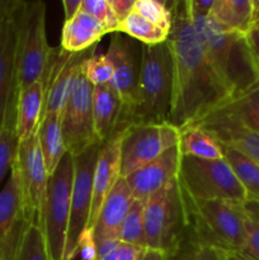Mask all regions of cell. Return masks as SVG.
Wrapping results in <instances>:
<instances>
[{
  "label": "cell",
  "instance_id": "1",
  "mask_svg": "<svg viewBox=\"0 0 259 260\" xmlns=\"http://www.w3.org/2000/svg\"><path fill=\"white\" fill-rule=\"evenodd\" d=\"M173 25L168 36L173 61V96L169 123L182 129L217 108L233 93L211 63L184 2H173Z\"/></svg>",
  "mask_w": 259,
  "mask_h": 260
},
{
  "label": "cell",
  "instance_id": "2",
  "mask_svg": "<svg viewBox=\"0 0 259 260\" xmlns=\"http://www.w3.org/2000/svg\"><path fill=\"white\" fill-rule=\"evenodd\" d=\"M187 15L211 63L233 95L259 80L258 63L246 36L226 32L207 15H192L188 12Z\"/></svg>",
  "mask_w": 259,
  "mask_h": 260
},
{
  "label": "cell",
  "instance_id": "3",
  "mask_svg": "<svg viewBox=\"0 0 259 260\" xmlns=\"http://www.w3.org/2000/svg\"><path fill=\"white\" fill-rule=\"evenodd\" d=\"M180 194L185 220L183 240L236 253L243 250L245 244V210L241 203L193 200L182 189Z\"/></svg>",
  "mask_w": 259,
  "mask_h": 260
},
{
  "label": "cell",
  "instance_id": "4",
  "mask_svg": "<svg viewBox=\"0 0 259 260\" xmlns=\"http://www.w3.org/2000/svg\"><path fill=\"white\" fill-rule=\"evenodd\" d=\"M173 96V61L167 42L142 45L137 101L128 119L135 123H169Z\"/></svg>",
  "mask_w": 259,
  "mask_h": 260
},
{
  "label": "cell",
  "instance_id": "5",
  "mask_svg": "<svg viewBox=\"0 0 259 260\" xmlns=\"http://www.w3.org/2000/svg\"><path fill=\"white\" fill-rule=\"evenodd\" d=\"M55 48L46 32V4L23 3L19 8L17 53V91L43 80Z\"/></svg>",
  "mask_w": 259,
  "mask_h": 260
},
{
  "label": "cell",
  "instance_id": "6",
  "mask_svg": "<svg viewBox=\"0 0 259 260\" xmlns=\"http://www.w3.org/2000/svg\"><path fill=\"white\" fill-rule=\"evenodd\" d=\"M177 180L180 189L193 200L241 205L248 201L243 185L225 159L206 160L180 155Z\"/></svg>",
  "mask_w": 259,
  "mask_h": 260
},
{
  "label": "cell",
  "instance_id": "7",
  "mask_svg": "<svg viewBox=\"0 0 259 260\" xmlns=\"http://www.w3.org/2000/svg\"><path fill=\"white\" fill-rule=\"evenodd\" d=\"M146 246L168 254L178 248L184 236V207L178 180L150 197L144 205Z\"/></svg>",
  "mask_w": 259,
  "mask_h": 260
},
{
  "label": "cell",
  "instance_id": "8",
  "mask_svg": "<svg viewBox=\"0 0 259 260\" xmlns=\"http://www.w3.org/2000/svg\"><path fill=\"white\" fill-rule=\"evenodd\" d=\"M14 164L22 192L23 222L37 223L43 230L50 175L41 152L37 132L27 140L18 142Z\"/></svg>",
  "mask_w": 259,
  "mask_h": 260
},
{
  "label": "cell",
  "instance_id": "9",
  "mask_svg": "<svg viewBox=\"0 0 259 260\" xmlns=\"http://www.w3.org/2000/svg\"><path fill=\"white\" fill-rule=\"evenodd\" d=\"M73 179L74 156L66 152L53 174L48 178L43 231L52 260H65Z\"/></svg>",
  "mask_w": 259,
  "mask_h": 260
},
{
  "label": "cell",
  "instance_id": "10",
  "mask_svg": "<svg viewBox=\"0 0 259 260\" xmlns=\"http://www.w3.org/2000/svg\"><path fill=\"white\" fill-rule=\"evenodd\" d=\"M179 129L170 123H135L122 131L121 177L127 178L178 146Z\"/></svg>",
  "mask_w": 259,
  "mask_h": 260
},
{
  "label": "cell",
  "instance_id": "11",
  "mask_svg": "<svg viewBox=\"0 0 259 260\" xmlns=\"http://www.w3.org/2000/svg\"><path fill=\"white\" fill-rule=\"evenodd\" d=\"M102 142H94L74 156V179L71 188L70 218L66 235L65 260L75 259L76 248L88 229L93 201V178Z\"/></svg>",
  "mask_w": 259,
  "mask_h": 260
},
{
  "label": "cell",
  "instance_id": "12",
  "mask_svg": "<svg viewBox=\"0 0 259 260\" xmlns=\"http://www.w3.org/2000/svg\"><path fill=\"white\" fill-rule=\"evenodd\" d=\"M106 53L112 61L114 70L111 84L122 103V113L117 128L118 131L128 126L130 116L136 106L141 71L142 45L123 33L116 32L112 33L111 43Z\"/></svg>",
  "mask_w": 259,
  "mask_h": 260
},
{
  "label": "cell",
  "instance_id": "13",
  "mask_svg": "<svg viewBox=\"0 0 259 260\" xmlns=\"http://www.w3.org/2000/svg\"><path fill=\"white\" fill-rule=\"evenodd\" d=\"M93 88L80 69L61 113L63 142L71 155L98 142L93 122Z\"/></svg>",
  "mask_w": 259,
  "mask_h": 260
},
{
  "label": "cell",
  "instance_id": "14",
  "mask_svg": "<svg viewBox=\"0 0 259 260\" xmlns=\"http://www.w3.org/2000/svg\"><path fill=\"white\" fill-rule=\"evenodd\" d=\"M20 2H0V128L17 102Z\"/></svg>",
  "mask_w": 259,
  "mask_h": 260
},
{
  "label": "cell",
  "instance_id": "15",
  "mask_svg": "<svg viewBox=\"0 0 259 260\" xmlns=\"http://www.w3.org/2000/svg\"><path fill=\"white\" fill-rule=\"evenodd\" d=\"M94 50L95 47L80 53L66 52L61 47L53 50L47 73L43 78L46 89L43 116L51 113L61 116L84 58Z\"/></svg>",
  "mask_w": 259,
  "mask_h": 260
},
{
  "label": "cell",
  "instance_id": "16",
  "mask_svg": "<svg viewBox=\"0 0 259 260\" xmlns=\"http://www.w3.org/2000/svg\"><path fill=\"white\" fill-rule=\"evenodd\" d=\"M179 162V147L174 146L167 150L154 161L144 165L124 178L131 189L134 200L146 202L150 197L177 179Z\"/></svg>",
  "mask_w": 259,
  "mask_h": 260
},
{
  "label": "cell",
  "instance_id": "17",
  "mask_svg": "<svg viewBox=\"0 0 259 260\" xmlns=\"http://www.w3.org/2000/svg\"><path fill=\"white\" fill-rule=\"evenodd\" d=\"M123 129L114 132L109 140L102 144L93 178V201L88 229H93L102 205L112 188L121 178V137Z\"/></svg>",
  "mask_w": 259,
  "mask_h": 260
},
{
  "label": "cell",
  "instance_id": "18",
  "mask_svg": "<svg viewBox=\"0 0 259 260\" xmlns=\"http://www.w3.org/2000/svg\"><path fill=\"white\" fill-rule=\"evenodd\" d=\"M23 225L22 192L18 170L13 162L9 178L0 189V248L7 260H13Z\"/></svg>",
  "mask_w": 259,
  "mask_h": 260
},
{
  "label": "cell",
  "instance_id": "19",
  "mask_svg": "<svg viewBox=\"0 0 259 260\" xmlns=\"http://www.w3.org/2000/svg\"><path fill=\"white\" fill-rule=\"evenodd\" d=\"M192 124H198L220 144L243 152L259 164V135L246 128L236 119L223 114L208 113Z\"/></svg>",
  "mask_w": 259,
  "mask_h": 260
},
{
  "label": "cell",
  "instance_id": "20",
  "mask_svg": "<svg viewBox=\"0 0 259 260\" xmlns=\"http://www.w3.org/2000/svg\"><path fill=\"white\" fill-rule=\"evenodd\" d=\"M134 196L123 177L119 178L104 200L93 231L94 243L118 239L119 229L131 208Z\"/></svg>",
  "mask_w": 259,
  "mask_h": 260
},
{
  "label": "cell",
  "instance_id": "21",
  "mask_svg": "<svg viewBox=\"0 0 259 260\" xmlns=\"http://www.w3.org/2000/svg\"><path fill=\"white\" fill-rule=\"evenodd\" d=\"M45 81L40 80L17 91L15 102V132L18 142L37 132L45 109Z\"/></svg>",
  "mask_w": 259,
  "mask_h": 260
},
{
  "label": "cell",
  "instance_id": "22",
  "mask_svg": "<svg viewBox=\"0 0 259 260\" xmlns=\"http://www.w3.org/2000/svg\"><path fill=\"white\" fill-rule=\"evenodd\" d=\"M122 113V103L112 84L93 88V122L96 140L102 144L117 131Z\"/></svg>",
  "mask_w": 259,
  "mask_h": 260
},
{
  "label": "cell",
  "instance_id": "23",
  "mask_svg": "<svg viewBox=\"0 0 259 260\" xmlns=\"http://www.w3.org/2000/svg\"><path fill=\"white\" fill-rule=\"evenodd\" d=\"M104 35L107 32L102 23L80 9L75 18L63 23L61 48L70 53L84 52L95 47Z\"/></svg>",
  "mask_w": 259,
  "mask_h": 260
},
{
  "label": "cell",
  "instance_id": "24",
  "mask_svg": "<svg viewBox=\"0 0 259 260\" xmlns=\"http://www.w3.org/2000/svg\"><path fill=\"white\" fill-rule=\"evenodd\" d=\"M207 17L226 32L246 36L253 27L254 0H213Z\"/></svg>",
  "mask_w": 259,
  "mask_h": 260
},
{
  "label": "cell",
  "instance_id": "25",
  "mask_svg": "<svg viewBox=\"0 0 259 260\" xmlns=\"http://www.w3.org/2000/svg\"><path fill=\"white\" fill-rule=\"evenodd\" d=\"M210 113L231 117L259 135V80L243 91L231 95Z\"/></svg>",
  "mask_w": 259,
  "mask_h": 260
},
{
  "label": "cell",
  "instance_id": "26",
  "mask_svg": "<svg viewBox=\"0 0 259 260\" xmlns=\"http://www.w3.org/2000/svg\"><path fill=\"white\" fill-rule=\"evenodd\" d=\"M38 144L45 160L48 175H52L58 167L62 157L65 156L66 147L63 142L62 124L60 114H45L41 119L37 129Z\"/></svg>",
  "mask_w": 259,
  "mask_h": 260
},
{
  "label": "cell",
  "instance_id": "27",
  "mask_svg": "<svg viewBox=\"0 0 259 260\" xmlns=\"http://www.w3.org/2000/svg\"><path fill=\"white\" fill-rule=\"evenodd\" d=\"M180 155L206 160L223 159L221 144L198 124H189L179 129L178 142Z\"/></svg>",
  "mask_w": 259,
  "mask_h": 260
},
{
  "label": "cell",
  "instance_id": "28",
  "mask_svg": "<svg viewBox=\"0 0 259 260\" xmlns=\"http://www.w3.org/2000/svg\"><path fill=\"white\" fill-rule=\"evenodd\" d=\"M222 147L223 159L228 161L234 174L243 185L248 201H259V164L233 147Z\"/></svg>",
  "mask_w": 259,
  "mask_h": 260
},
{
  "label": "cell",
  "instance_id": "29",
  "mask_svg": "<svg viewBox=\"0 0 259 260\" xmlns=\"http://www.w3.org/2000/svg\"><path fill=\"white\" fill-rule=\"evenodd\" d=\"M13 260H52L45 231L37 223H24Z\"/></svg>",
  "mask_w": 259,
  "mask_h": 260
},
{
  "label": "cell",
  "instance_id": "30",
  "mask_svg": "<svg viewBox=\"0 0 259 260\" xmlns=\"http://www.w3.org/2000/svg\"><path fill=\"white\" fill-rule=\"evenodd\" d=\"M117 32L123 33L145 46L161 45L167 42L168 36H169V33L164 32L161 28L152 24L135 10H132L124 19L119 22Z\"/></svg>",
  "mask_w": 259,
  "mask_h": 260
},
{
  "label": "cell",
  "instance_id": "31",
  "mask_svg": "<svg viewBox=\"0 0 259 260\" xmlns=\"http://www.w3.org/2000/svg\"><path fill=\"white\" fill-rule=\"evenodd\" d=\"M167 260H244L236 251L183 240Z\"/></svg>",
  "mask_w": 259,
  "mask_h": 260
},
{
  "label": "cell",
  "instance_id": "32",
  "mask_svg": "<svg viewBox=\"0 0 259 260\" xmlns=\"http://www.w3.org/2000/svg\"><path fill=\"white\" fill-rule=\"evenodd\" d=\"M18 137L15 132V106L10 109L5 123L0 128V189L3 180L12 170L17 156Z\"/></svg>",
  "mask_w": 259,
  "mask_h": 260
},
{
  "label": "cell",
  "instance_id": "33",
  "mask_svg": "<svg viewBox=\"0 0 259 260\" xmlns=\"http://www.w3.org/2000/svg\"><path fill=\"white\" fill-rule=\"evenodd\" d=\"M144 205L145 202L134 200L131 208L119 229L118 238L123 243L147 248L146 238H145Z\"/></svg>",
  "mask_w": 259,
  "mask_h": 260
},
{
  "label": "cell",
  "instance_id": "34",
  "mask_svg": "<svg viewBox=\"0 0 259 260\" xmlns=\"http://www.w3.org/2000/svg\"><path fill=\"white\" fill-rule=\"evenodd\" d=\"M172 3L160 0H135L134 10L152 24L161 28L164 32L169 33L173 25Z\"/></svg>",
  "mask_w": 259,
  "mask_h": 260
},
{
  "label": "cell",
  "instance_id": "35",
  "mask_svg": "<svg viewBox=\"0 0 259 260\" xmlns=\"http://www.w3.org/2000/svg\"><path fill=\"white\" fill-rule=\"evenodd\" d=\"M81 71L93 86L111 84L114 76L113 65L107 53L96 55L94 51L84 58Z\"/></svg>",
  "mask_w": 259,
  "mask_h": 260
},
{
  "label": "cell",
  "instance_id": "36",
  "mask_svg": "<svg viewBox=\"0 0 259 260\" xmlns=\"http://www.w3.org/2000/svg\"><path fill=\"white\" fill-rule=\"evenodd\" d=\"M81 10L93 15L102 23L107 33H116L119 19L112 9L109 0H83Z\"/></svg>",
  "mask_w": 259,
  "mask_h": 260
},
{
  "label": "cell",
  "instance_id": "37",
  "mask_svg": "<svg viewBox=\"0 0 259 260\" xmlns=\"http://www.w3.org/2000/svg\"><path fill=\"white\" fill-rule=\"evenodd\" d=\"M245 244L240 251L244 260H259V222L245 212Z\"/></svg>",
  "mask_w": 259,
  "mask_h": 260
},
{
  "label": "cell",
  "instance_id": "38",
  "mask_svg": "<svg viewBox=\"0 0 259 260\" xmlns=\"http://www.w3.org/2000/svg\"><path fill=\"white\" fill-rule=\"evenodd\" d=\"M149 250L144 246L132 245V244L119 241L111 251L96 260H142L146 251Z\"/></svg>",
  "mask_w": 259,
  "mask_h": 260
},
{
  "label": "cell",
  "instance_id": "39",
  "mask_svg": "<svg viewBox=\"0 0 259 260\" xmlns=\"http://www.w3.org/2000/svg\"><path fill=\"white\" fill-rule=\"evenodd\" d=\"M75 259L79 260H95L96 259V248L94 243L93 231L90 229H86L81 235L80 240L76 248Z\"/></svg>",
  "mask_w": 259,
  "mask_h": 260
},
{
  "label": "cell",
  "instance_id": "40",
  "mask_svg": "<svg viewBox=\"0 0 259 260\" xmlns=\"http://www.w3.org/2000/svg\"><path fill=\"white\" fill-rule=\"evenodd\" d=\"M249 45H250L251 51L254 53L256 63L259 68V0H254V20L253 27L246 35Z\"/></svg>",
  "mask_w": 259,
  "mask_h": 260
},
{
  "label": "cell",
  "instance_id": "41",
  "mask_svg": "<svg viewBox=\"0 0 259 260\" xmlns=\"http://www.w3.org/2000/svg\"><path fill=\"white\" fill-rule=\"evenodd\" d=\"M109 4L121 22L134 10L135 0H109Z\"/></svg>",
  "mask_w": 259,
  "mask_h": 260
},
{
  "label": "cell",
  "instance_id": "42",
  "mask_svg": "<svg viewBox=\"0 0 259 260\" xmlns=\"http://www.w3.org/2000/svg\"><path fill=\"white\" fill-rule=\"evenodd\" d=\"M81 3L83 0H63V14H65V22H69L73 18L76 17L81 9Z\"/></svg>",
  "mask_w": 259,
  "mask_h": 260
},
{
  "label": "cell",
  "instance_id": "43",
  "mask_svg": "<svg viewBox=\"0 0 259 260\" xmlns=\"http://www.w3.org/2000/svg\"><path fill=\"white\" fill-rule=\"evenodd\" d=\"M243 207L249 216L255 218L259 222V201H246L245 203H243Z\"/></svg>",
  "mask_w": 259,
  "mask_h": 260
},
{
  "label": "cell",
  "instance_id": "44",
  "mask_svg": "<svg viewBox=\"0 0 259 260\" xmlns=\"http://www.w3.org/2000/svg\"><path fill=\"white\" fill-rule=\"evenodd\" d=\"M142 260H167V254L159 250H147Z\"/></svg>",
  "mask_w": 259,
  "mask_h": 260
},
{
  "label": "cell",
  "instance_id": "45",
  "mask_svg": "<svg viewBox=\"0 0 259 260\" xmlns=\"http://www.w3.org/2000/svg\"><path fill=\"white\" fill-rule=\"evenodd\" d=\"M0 260H7L5 259V255H4V253H3L2 248H0Z\"/></svg>",
  "mask_w": 259,
  "mask_h": 260
}]
</instances>
